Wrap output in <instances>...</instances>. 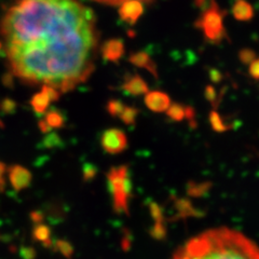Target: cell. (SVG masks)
<instances>
[{
	"label": "cell",
	"mask_w": 259,
	"mask_h": 259,
	"mask_svg": "<svg viewBox=\"0 0 259 259\" xmlns=\"http://www.w3.org/2000/svg\"><path fill=\"white\" fill-rule=\"evenodd\" d=\"M9 67L28 85L68 92L95 68L99 31L79 0H18L2 21Z\"/></svg>",
	"instance_id": "6da1fadb"
},
{
	"label": "cell",
	"mask_w": 259,
	"mask_h": 259,
	"mask_svg": "<svg viewBox=\"0 0 259 259\" xmlns=\"http://www.w3.org/2000/svg\"><path fill=\"white\" fill-rule=\"evenodd\" d=\"M172 259H259V247L244 234L222 227L192 238Z\"/></svg>",
	"instance_id": "7a4b0ae2"
},
{
	"label": "cell",
	"mask_w": 259,
	"mask_h": 259,
	"mask_svg": "<svg viewBox=\"0 0 259 259\" xmlns=\"http://www.w3.org/2000/svg\"><path fill=\"white\" fill-rule=\"evenodd\" d=\"M108 189L112 198V207L117 214L128 215V202L132 194V183L126 165L113 166L107 173Z\"/></svg>",
	"instance_id": "3957f363"
},
{
	"label": "cell",
	"mask_w": 259,
	"mask_h": 259,
	"mask_svg": "<svg viewBox=\"0 0 259 259\" xmlns=\"http://www.w3.org/2000/svg\"><path fill=\"white\" fill-rule=\"evenodd\" d=\"M226 11L222 10L216 0H209L203 13L194 23V26L202 30L205 40L209 44L218 45L227 37L224 25V16Z\"/></svg>",
	"instance_id": "277c9868"
},
{
	"label": "cell",
	"mask_w": 259,
	"mask_h": 259,
	"mask_svg": "<svg viewBox=\"0 0 259 259\" xmlns=\"http://www.w3.org/2000/svg\"><path fill=\"white\" fill-rule=\"evenodd\" d=\"M127 137L119 128H108L101 136V146L109 155H118L127 148Z\"/></svg>",
	"instance_id": "5b68a950"
},
{
	"label": "cell",
	"mask_w": 259,
	"mask_h": 259,
	"mask_svg": "<svg viewBox=\"0 0 259 259\" xmlns=\"http://www.w3.org/2000/svg\"><path fill=\"white\" fill-rule=\"evenodd\" d=\"M8 175H9V181L12 188L15 191H22L28 188L32 180L31 173L26 167L20 164H14L8 168Z\"/></svg>",
	"instance_id": "8992f818"
},
{
	"label": "cell",
	"mask_w": 259,
	"mask_h": 259,
	"mask_svg": "<svg viewBox=\"0 0 259 259\" xmlns=\"http://www.w3.org/2000/svg\"><path fill=\"white\" fill-rule=\"evenodd\" d=\"M144 12V7L139 0H127L123 4H121L119 9V15L122 21L126 22L127 24H135L141 15Z\"/></svg>",
	"instance_id": "52a82bcc"
},
{
	"label": "cell",
	"mask_w": 259,
	"mask_h": 259,
	"mask_svg": "<svg viewBox=\"0 0 259 259\" xmlns=\"http://www.w3.org/2000/svg\"><path fill=\"white\" fill-rule=\"evenodd\" d=\"M145 104L153 112H164L171 105V100L164 92L151 91L145 95Z\"/></svg>",
	"instance_id": "ba28073f"
},
{
	"label": "cell",
	"mask_w": 259,
	"mask_h": 259,
	"mask_svg": "<svg viewBox=\"0 0 259 259\" xmlns=\"http://www.w3.org/2000/svg\"><path fill=\"white\" fill-rule=\"evenodd\" d=\"M102 53L105 60L118 62L124 54V45L121 39L107 40L102 47Z\"/></svg>",
	"instance_id": "9c48e42d"
},
{
	"label": "cell",
	"mask_w": 259,
	"mask_h": 259,
	"mask_svg": "<svg viewBox=\"0 0 259 259\" xmlns=\"http://www.w3.org/2000/svg\"><path fill=\"white\" fill-rule=\"evenodd\" d=\"M122 90L125 93L133 96L146 95L149 92L147 83L139 75L130 76L128 78H126L124 83L122 84Z\"/></svg>",
	"instance_id": "30bf717a"
},
{
	"label": "cell",
	"mask_w": 259,
	"mask_h": 259,
	"mask_svg": "<svg viewBox=\"0 0 259 259\" xmlns=\"http://www.w3.org/2000/svg\"><path fill=\"white\" fill-rule=\"evenodd\" d=\"M128 61L137 67L147 69L152 76L158 77V68L156 63L151 60L150 56L146 52H136L130 56Z\"/></svg>",
	"instance_id": "8fae6325"
},
{
	"label": "cell",
	"mask_w": 259,
	"mask_h": 259,
	"mask_svg": "<svg viewBox=\"0 0 259 259\" xmlns=\"http://www.w3.org/2000/svg\"><path fill=\"white\" fill-rule=\"evenodd\" d=\"M232 14L234 19L241 22H247L253 19L254 9L253 6L246 0H236L232 6Z\"/></svg>",
	"instance_id": "7c38bea8"
},
{
	"label": "cell",
	"mask_w": 259,
	"mask_h": 259,
	"mask_svg": "<svg viewBox=\"0 0 259 259\" xmlns=\"http://www.w3.org/2000/svg\"><path fill=\"white\" fill-rule=\"evenodd\" d=\"M32 239L35 241L41 243L45 247H52L53 242L51 238V229L47 225L37 224L32 229Z\"/></svg>",
	"instance_id": "4fadbf2b"
},
{
	"label": "cell",
	"mask_w": 259,
	"mask_h": 259,
	"mask_svg": "<svg viewBox=\"0 0 259 259\" xmlns=\"http://www.w3.org/2000/svg\"><path fill=\"white\" fill-rule=\"evenodd\" d=\"M175 208L177 210L176 216L178 218L200 216V212L194 208L191 202L187 199H178L175 201Z\"/></svg>",
	"instance_id": "5bb4252c"
},
{
	"label": "cell",
	"mask_w": 259,
	"mask_h": 259,
	"mask_svg": "<svg viewBox=\"0 0 259 259\" xmlns=\"http://www.w3.org/2000/svg\"><path fill=\"white\" fill-rule=\"evenodd\" d=\"M50 103L51 100L49 99V96L44 91H40L31 97L30 106L38 115H45Z\"/></svg>",
	"instance_id": "9a60e30c"
},
{
	"label": "cell",
	"mask_w": 259,
	"mask_h": 259,
	"mask_svg": "<svg viewBox=\"0 0 259 259\" xmlns=\"http://www.w3.org/2000/svg\"><path fill=\"white\" fill-rule=\"evenodd\" d=\"M44 121L50 130L61 128L65 124V118L63 113L56 109H51L46 112Z\"/></svg>",
	"instance_id": "2e32d148"
},
{
	"label": "cell",
	"mask_w": 259,
	"mask_h": 259,
	"mask_svg": "<svg viewBox=\"0 0 259 259\" xmlns=\"http://www.w3.org/2000/svg\"><path fill=\"white\" fill-rule=\"evenodd\" d=\"M210 186L212 184L204 182V183H194V182H190L187 186V193L189 194L190 197L197 198V197H202L209 190Z\"/></svg>",
	"instance_id": "e0dca14e"
},
{
	"label": "cell",
	"mask_w": 259,
	"mask_h": 259,
	"mask_svg": "<svg viewBox=\"0 0 259 259\" xmlns=\"http://www.w3.org/2000/svg\"><path fill=\"white\" fill-rule=\"evenodd\" d=\"M166 115L169 119H172L173 121H182L185 119V107L181 104H171L169 107L166 110Z\"/></svg>",
	"instance_id": "ac0fdd59"
},
{
	"label": "cell",
	"mask_w": 259,
	"mask_h": 259,
	"mask_svg": "<svg viewBox=\"0 0 259 259\" xmlns=\"http://www.w3.org/2000/svg\"><path fill=\"white\" fill-rule=\"evenodd\" d=\"M139 109L131 106H125L122 112L120 113L119 118L123 121V123L127 125H133L136 121L137 116H139Z\"/></svg>",
	"instance_id": "d6986e66"
},
{
	"label": "cell",
	"mask_w": 259,
	"mask_h": 259,
	"mask_svg": "<svg viewBox=\"0 0 259 259\" xmlns=\"http://www.w3.org/2000/svg\"><path fill=\"white\" fill-rule=\"evenodd\" d=\"M209 122H210V125H212L214 131H216V132H225V131H227V130L229 128V126H227L224 123V120L222 119L220 113H218L215 110H213L212 112H210Z\"/></svg>",
	"instance_id": "ffe728a7"
},
{
	"label": "cell",
	"mask_w": 259,
	"mask_h": 259,
	"mask_svg": "<svg viewBox=\"0 0 259 259\" xmlns=\"http://www.w3.org/2000/svg\"><path fill=\"white\" fill-rule=\"evenodd\" d=\"M150 236L156 239V240H163L166 237V226L164 222H160V223H155L152 226V228L149 230Z\"/></svg>",
	"instance_id": "44dd1931"
},
{
	"label": "cell",
	"mask_w": 259,
	"mask_h": 259,
	"mask_svg": "<svg viewBox=\"0 0 259 259\" xmlns=\"http://www.w3.org/2000/svg\"><path fill=\"white\" fill-rule=\"evenodd\" d=\"M54 248L55 250H59V252L66 258H70L72 254H74V247H72V245L66 240L56 241Z\"/></svg>",
	"instance_id": "7402d4cb"
},
{
	"label": "cell",
	"mask_w": 259,
	"mask_h": 259,
	"mask_svg": "<svg viewBox=\"0 0 259 259\" xmlns=\"http://www.w3.org/2000/svg\"><path fill=\"white\" fill-rule=\"evenodd\" d=\"M125 105L119 101V100H110L108 103H107V106H106V109L108 111V113L110 116L112 117H119L120 113L122 112V110L124 109Z\"/></svg>",
	"instance_id": "603a6c76"
},
{
	"label": "cell",
	"mask_w": 259,
	"mask_h": 259,
	"mask_svg": "<svg viewBox=\"0 0 259 259\" xmlns=\"http://www.w3.org/2000/svg\"><path fill=\"white\" fill-rule=\"evenodd\" d=\"M239 59L243 64L249 65L250 63L256 60V53L254 50H252V49L244 48L239 52Z\"/></svg>",
	"instance_id": "cb8c5ba5"
},
{
	"label": "cell",
	"mask_w": 259,
	"mask_h": 259,
	"mask_svg": "<svg viewBox=\"0 0 259 259\" xmlns=\"http://www.w3.org/2000/svg\"><path fill=\"white\" fill-rule=\"evenodd\" d=\"M149 210H150L152 220L155 221V223L164 222L163 210H162V208L156 203V202H150V203H149Z\"/></svg>",
	"instance_id": "d4e9b609"
},
{
	"label": "cell",
	"mask_w": 259,
	"mask_h": 259,
	"mask_svg": "<svg viewBox=\"0 0 259 259\" xmlns=\"http://www.w3.org/2000/svg\"><path fill=\"white\" fill-rule=\"evenodd\" d=\"M204 95H205V99L213 105V106H216L218 104V96H217V92L215 89L212 85H207L205 88V91H204Z\"/></svg>",
	"instance_id": "484cf974"
},
{
	"label": "cell",
	"mask_w": 259,
	"mask_h": 259,
	"mask_svg": "<svg viewBox=\"0 0 259 259\" xmlns=\"http://www.w3.org/2000/svg\"><path fill=\"white\" fill-rule=\"evenodd\" d=\"M0 108H2V110L5 112V113H8V112H13L16 108V103L13 102L12 100H9V99H6L2 102V104H0Z\"/></svg>",
	"instance_id": "4316f807"
},
{
	"label": "cell",
	"mask_w": 259,
	"mask_h": 259,
	"mask_svg": "<svg viewBox=\"0 0 259 259\" xmlns=\"http://www.w3.org/2000/svg\"><path fill=\"white\" fill-rule=\"evenodd\" d=\"M248 72L253 79L259 80V59H256L254 62L249 64Z\"/></svg>",
	"instance_id": "83f0119b"
},
{
	"label": "cell",
	"mask_w": 259,
	"mask_h": 259,
	"mask_svg": "<svg viewBox=\"0 0 259 259\" xmlns=\"http://www.w3.org/2000/svg\"><path fill=\"white\" fill-rule=\"evenodd\" d=\"M21 256L24 259H34L36 256V252L32 247H22L21 248Z\"/></svg>",
	"instance_id": "f1b7e54d"
},
{
	"label": "cell",
	"mask_w": 259,
	"mask_h": 259,
	"mask_svg": "<svg viewBox=\"0 0 259 259\" xmlns=\"http://www.w3.org/2000/svg\"><path fill=\"white\" fill-rule=\"evenodd\" d=\"M208 75H209L210 80H212L213 82H216V83L220 82V81H222V79H223L222 72L218 69H210L209 72H208Z\"/></svg>",
	"instance_id": "f546056e"
},
{
	"label": "cell",
	"mask_w": 259,
	"mask_h": 259,
	"mask_svg": "<svg viewBox=\"0 0 259 259\" xmlns=\"http://www.w3.org/2000/svg\"><path fill=\"white\" fill-rule=\"evenodd\" d=\"M95 168L91 165H85L84 166V171H83V177L85 181H89V180H92V178L95 176Z\"/></svg>",
	"instance_id": "4dcf8cb0"
},
{
	"label": "cell",
	"mask_w": 259,
	"mask_h": 259,
	"mask_svg": "<svg viewBox=\"0 0 259 259\" xmlns=\"http://www.w3.org/2000/svg\"><path fill=\"white\" fill-rule=\"evenodd\" d=\"M99 3H103L106 5H111V6H117V5H121L123 4L124 2H127V0H96ZM141 3H150L152 0H139Z\"/></svg>",
	"instance_id": "1f68e13d"
},
{
	"label": "cell",
	"mask_w": 259,
	"mask_h": 259,
	"mask_svg": "<svg viewBox=\"0 0 259 259\" xmlns=\"http://www.w3.org/2000/svg\"><path fill=\"white\" fill-rule=\"evenodd\" d=\"M6 171H7V167H6V164L4 163V162L0 161V191H3L4 188H5V174H6Z\"/></svg>",
	"instance_id": "d6a6232c"
},
{
	"label": "cell",
	"mask_w": 259,
	"mask_h": 259,
	"mask_svg": "<svg viewBox=\"0 0 259 259\" xmlns=\"http://www.w3.org/2000/svg\"><path fill=\"white\" fill-rule=\"evenodd\" d=\"M30 218H31V221L34 222L35 225L42 224V222H44V215H42V213L38 212V210H35V212H31Z\"/></svg>",
	"instance_id": "836d02e7"
},
{
	"label": "cell",
	"mask_w": 259,
	"mask_h": 259,
	"mask_svg": "<svg viewBox=\"0 0 259 259\" xmlns=\"http://www.w3.org/2000/svg\"><path fill=\"white\" fill-rule=\"evenodd\" d=\"M59 143H60V137L55 134H52L49 137H47L46 140V144L48 147H51V146H54L55 144H59Z\"/></svg>",
	"instance_id": "e575fe53"
},
{
	"label": "cell",
	"mask_w": 259,
	"mask_h": 259,
	"mask_svg": "<svg viewBox=\"0 0 259 259\" xmlns=\"http://www.w3.org/2000/svg\"><path fill=\"white\" fill-rule=\"evenodd\" d=\"M194 5H196L197 8L199 9H205L207 7V0H194Z\"/></svg>",
	"instance_id": "d590c367"
},
{
	"label": "cell",
	"mask_w": 259,
	"mask_h": 259,
	"mask_svg": "<svg viewBox=\"0 0 259 259\" xmlns=\"http://www.w3.org/2000/svg\"><path fill=\"white\" fill-rule=\"evenodd\" d=\"M0 126H4V124L2 123V121H0Z\"/></svg>",
	"instance_id": "8d00e7d4"
},
{
	"label": "cell",
	"mask_w": 259,
	"mask_h": 259,
	"mask_svg": "<svg viewBox=\"0 0 259 259\" xmlns=\"http://www.w3.org/2000/svg\"><path fill=\"white\" fill-rule=\"evenodd\" d=\"M0 47H2V44H0Z\"/></svg>",
	"instance_id": "74e56055"
}]
</instances>
